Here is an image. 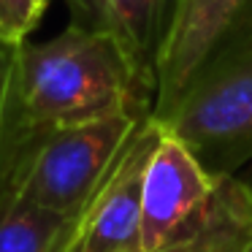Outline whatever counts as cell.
Listing matches in <instances>:
<instances>
[{"instance_id":"1","label":"cell","mask_w":252,"mask_h":252,"mask_svg":"<svg viewBox=\"0 0 252 252\" xmlns=\"http://www.w3.org/2000/svg\"><path fill=\"white\" fill-rule=\"evenodd\" d=\"M158 84L111 35L71 22L14 49V144L114 114L149 117Z\"/></svg>"},{"instance_id":"2","label":"cell","mask_w":252,"mask_h":252,"mask_svg":"<svg viewBox=\"0 0 252 252\" xmlns=\"http://www.w3.org/2000/svg\"><path fill=\"white\" fill-rule=\"evenodd\" d=\"M144 252H244L252 244V185L209 174L160 130L141 190Z\"/></svg>"},{"instance_id":"3","label":"cell","mask_w":252,"mask_h":252,"mask_svg":"<svg viewBox=\"0 0 252 252\" xmlns=\"http://www.w3.org/2000/svg\"><path fill=\"white\" fill-rule=\"evenodd\" d=\"M144 120L147 117L114 114L25 138L8 158L0 190L76 220Z\"/></svg>"},{"instance_id":"4","label":"cell","mask_w":252,"mask_h":252,"mask_svg":"<svg viewBox=\"0 0 252 252\" xmlns=\"http://www.w3.org/2000/svg\"><path fill=\"white\" fill-rule=\"evenodd\" d=\"M155 117V114H152ZM165 133L217 176H233L252 160V33L206 60L168 111Z\"/></svg>"},{"instance_id":"5","label":"cell","mask_w":252,"mask_h":252,"mask_svg":"<svg viewBox=\"0 0 252 252\" xmlns=\"http://www.w3.org/2000/svg\"><path fill=\"white\" fill-rule=\"evenodd\" d=\"M160 130L152 114L136 127L103 185L71 222L60 252H144L141 190Z\"/></svg>"},{"instance_id":"6","label":"cell","mask_w":252,"mask_h":252,"mask_svg":"<svg viewBox=\"0 0 252 252\" xmlns=\"http://www.w3.org/2000/svg\"><path fill=\"white\" fill-rule=\"evenodd\" d=\"M252 33V0H176L155 60V106L163 114L206 60Z\"/></svg>"},{"instance_id":"7","label":"cell","mask_w":252,"mask_h":252,"mask_svg":"<svg viewBox=\"0 0 252 252\" xmlns=\"http://www.w3.org/2000/svg\"><path fill=\"white\" fill-rule=\"evenodd\" d=\"M174 3L176 0H65L71 22L111 35L152 76Z\"/></svg>"},{"instance_id":"8","label":"cell","mask_w":252,"mask_h":252,"mask_svg":"<svg viewBox=\"0 0 252 252\" xmlns=\"http://www.w3.org/2000/svg\"><path fill=\"white\" fill-rule=\"evenodd\" d=\"M71 222L0 190V252H60Z\"/></svg>"},{"instance_id":"9","label":"cell","mask_w":252,"mask_h":252,"mask_svg":"<svg viewBox=\"0 0 252 252\" xmlns=\"http://www.w3.org/2000/svg\"><path fill=\"white\" fill-rule=\"evenodd\" d=\"M14 49L0 41V179L14 144Z\"/></svg>"},{"instance_id":"10","label":"cell","mask_w":252,"mask_h":252,"mask_svg":"<svg viewBox=\"0 0 252 252\" xmlns=\"http://www.w3.org/2000/svg\"><path fill=\"white\" fill-rule=\"evenodd\" d=\"M41 14V0H0V41L8 46L25 44Z\"/></svg>"},{"instance_id":"11","label":"cell","mask_w":252,"mask_h":252,"mask_svg":"<svg viewBox=\"0 0 252 252\" xmlns=\"http://www.w3.org/2000/svg\"><path fill=\"white\" fill-rule=\"evenodd\" d=\"M49 3H52V0H41V8H46V6H49Z\"/></svg>"},{"instance_id":"12","label":"cell","mask_w":252,"mask_h":252,"mask_svg":"<svg viewBox=\"0 0 252 252\" xmlns=\"http://www.w3.org/2000/svg\"><path fill=\"white\" fill-rule=\"evenodd\" d=\"M244 252H252V244H250V247H247V250H244Z\"/></svg>"}]
</instances>
